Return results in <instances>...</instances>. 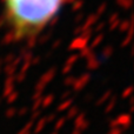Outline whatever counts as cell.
Segmentation results:
<instances>
[{"mask_svg":"<svg viewBox=\"0 0 134 134\" xmlns=\"http://www.w3.org/2000/svg\"><path fill=\"white\" fill-rule=\"evenodd\" d=\"M67 0H2L4 16L12 37L19 41L37 38L52 24Z\"/></svg>","mask_w":134,"mask_h":134,"instance_id":"1","label":"cell"}]
</instances>
